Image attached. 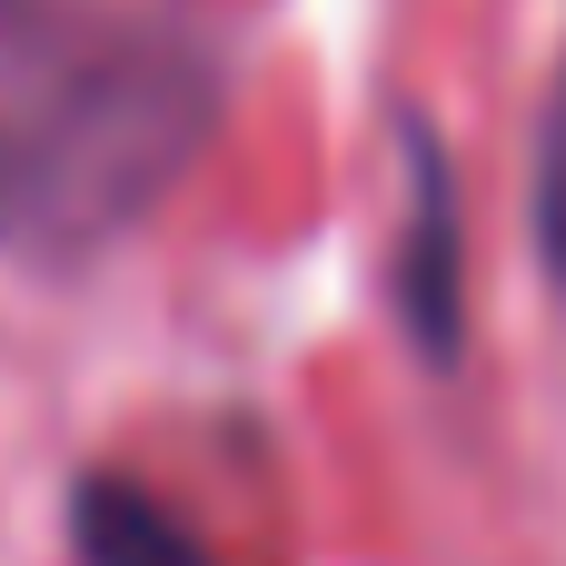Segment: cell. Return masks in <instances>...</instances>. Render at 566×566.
I'll use <instances>...</instances> for the list:
<instances>
[{
	"label": "cell",
	"mask_w": 566,
	"mask_h": 566,
	"mask_svg": "<svg viewBox=\"0 0 566 566\" xmlns=\"http://www.w3.org/2000/svg\"><path fill=\"white\" fill-rule=\"evenodd\" d=\"M70 537H80V566H209L199 537H189L169 507H149V497L119 488V478H80Z\"/></svg>",
	"instance_id": "3957f363"
},
{
	"label": "cell",
	"mask_w": 566,
	"mask_h": 566,
	"mask_svg": "<svg viewBox=\"0 0 566 566\" xmlns=\"http://www.w3.org/2000/svg\"><path fill=\"white\" fill-rule=\"evenodd\" d=\"M219 99V0H0V249H109L199 159Z\"/></svg>",
	"instance_id": "6da1fadb"
},
{
	"label": "cell",
	"mask_w": 566,
	"mask_h": 566,
	"mask_svg": "<svg viewBox=\"0 0 566 566\" xmlns=\"http://www.w3.org/2000/svg\"><path fill=\"white\" fill-rule=\"evenodd\" d=\"M408 199H418V229H408L398 289H408L418 338L448 358V348H458V199H448V159H438V139H418V179H408Z\"/></svg>",
	"instance_id": "7a4b0ae2"
},
{
	"label": "cell",
	"mask_w": 566,
	"mask_h": 566,
	"mask_svg": "<svg viewBox=\"0 0 566 566\" xmlns=\"http://www.w3.org/2000/svg\"><path fill=\"white\" fill-rule=\"evenodd\" d=\"M537 249H547V279L566 298V70L547 99V129H537Z\"/></svg>",
	"instance_id": "277c9868"
}]
</instances>
